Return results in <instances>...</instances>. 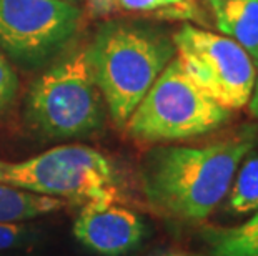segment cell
I'll list each match as a JSON object with an SVG mask.
<instances>
[{"mask_svg": "<svg viewBox=\"0 0 258 256\" xmlns=\"http://www.w3.org/2000/svg\"><path fill=\"white\" fill-rule=\"evenodd\" d=\"M70 2H75V0H70Z\"/></svg>", "mask_w": 258, "mask_h": 256, "instance_id": "obj_20", "label": "cell"}, {"mask_svg": "<svg viewBox=\"0 0 258 256\" xmlns=\"http://www.w3.org/2000/svg\"><path fill=\"white\" fill-rule=\"evenodd\" d=\"M202 238L210 256H258V210L235 226H205Z\"/></svg>", "mask_w": 258, "mask_h": 256, "instance_id": "obj_11", "label": "cell"}, {"mask_svg": "<svg viewBox=\"0 0 258 256\" xmlns=\"http://www.w3.org/2000/svg\"><path fill=\"white\" fill-rule=\"evenodd\" d=\"M215 24L253 58L258 68V0H208Z\"/></svg>", "mask_w": 258, "mask_h": 256, "instance_id": "obj_9", "label": "cell"}, {"mask_svg": "<svg viewBox=\"0 0 258 256\" xmlns=\"http://www.w3.org/2000/svg\"><path fill=\"white\" fill-rule=\"evenodd\" d=\"M37 226L27 223H0V253L30 246L38 241Z\"/></svg>", "mask_w": 258, "mask_h": 256, "instance_id": "obj_14", "label": "cell"}, {"mask_svg": "<svg viewBox=\"0 0 258 256\" xmlns=\"http://www.w3.org/2000/svg\"><path fill=\"white\" fill-rule=\"evenodd\" d=\"M147 223L120 201L93 200L84 203L74 221L77 241L103 256H122L144 243Z\"/></svg>", "mask_w": 258, "mask_h": 256, "instance_id": "obj_8", "label": "cell"}, {"mask_svg": "<svg viewBox=\"0 0 258 256\" xmlns=\"http://www.w3.org/2000/svg\"><path fill=\"white\" fill-rule=\"evenodd\" d=\"M172 40L185 73L207 97L232 112L248 105L258 68L240 43L194 25H183Z\"/></svg>", "mask_w": 258, "mask_h": 256, "instance_id": "obj_6", "label": "cell"}, {"mask_svg": "<svg viewBox=\"0 0 258 256\" xmlns=\"http://www.w3.org/2000/svg\"><path fill=\"white\" fill-rule=\"evenodd\" d=\"M85 55L113 123L123 128L153 81L172 62L175 45L155 27L108 20L95 32Z\"/></svg>", "mask_w": 258, "mask_h": 256, "instance_id": "obj_2", "label": "cell"}, {"mask_svg": "<svg viewBox=\"0 0 258 256\" xmlns=\"http://www.w3.org/2000/svg\"><path fill=\"white\" fill-rule=\"evenodd\" d=\"M67 208V201L0 182V223H27Z\"/></svg>", "mask_w": 258, "mask_h": 256, "instance_id": "obj_10", "label": "cell"}, {"mask_svg": "<svg viewBox=\"0 0 258 256\" xmlns=\"http://www.w3.org/2000/svg\"><path fill=\"white\" fill-rule=\"evenodd\" d=\"M190 2H195V0H190Z\"/></svg>", "mask_w": 258, "mask_h": 256, "instance_id": "obj_19", "label": "cell"}, {"mask_svg": "<svg viewBox=\"0 0 258 256\" xmlns=\"http://www.w3.org/2000/svg\"><path fill=\"white\" fill-rule=\"evenodd\" d=\"M118 9L132 14L152 15L170 20L199 19V9L190 0H117Z\"/></svg>", "mask_w": 258, "mask_h": 256, "instance_id": "obj_13", "label": "cell"}, {"mask_svg": "<svg viewBox=\"0 0 258 256\" xmlns=\"http://www.w3.org/2000/svg\"><path fill=\"white\" fill-rule=\"evenodd\" d=\"M0 182L74 203L122 201L113 161L92 146L60 145L20 161H0Z\"/></svg>", "mask_w": 258, "mask_h": 256, "instance_id": "obj_3", "label": "cell"}, {"mask_svg": "<svg viewBox=\"0 0 258 256\" xmlns=\"http://www.w3.org/2000/svg\"><path fill=\"white\" fill-rule=\"evenodd\" d=\"M253 146V128L200 146H157L145 155L140 170L147 203L172 220L205 221L228 195Z\"/></svg>", "mask_w": 258, "mask_h": 256, "instance_id": "obj_1", "label": "cell"}, {"mask_svg": "<svg viewBox=\"0 0 258 256\" xmlns=\"http://www.w3.org/2000/svg\"><path fill=\"white\" fill-rule=\"evenodd\" d=\"M25 118L52 140L90 137L103 127V97L90 73L85 48L60 60L30 87Z\"/></svg>", "mask_w": 258, "mask_h": 256, "instance_id": "obj_5", "label": "cell"}, {"mask_svg": "<svg viewBox=\"0 0 258 256\" xmlns=\"http://www.w3.org/2000/svg\"><path fill=\"white\" fill-rule=\"evenodd\" d=\"M232 118L188 78L173 57L125 123L130 138L144 143L188 140L215 132Z\"/></svg>", "mask_w": 258, "mask_h": 256, "instance_id": "obj_4", "label": "cell"}, {"mask_svg": "<svg viewBox=\"0 0 258 256\" xmlns=\"http://www.w3.org/2000/svg\"><path fill=\"white\" fill-rule=\"evenodd\" d=\"M19 94V78L10 67L5 53L0 50V115L12 107Z\"/></svg>", "mask_w": 258, "mask_h": 256, "instance_id": "obj_15", "label": "cell"}, {"mask_svg": "<svg viewBox=\"0 0 258 256\" xmlns=\"http://www.w3.org/2000/svg\"><path fill=\"white\" fill-rule=\"evenodd\" d=\"M227 210L235 216H245L258 210V155L245 156L228 192Z\"/></svg>", "mask_w": 258, "mask_h": 256, "instance_id": "obj_12", "label": "cell"}, {"mask_svg": "<svg viewBox=\"0 0 258 256\" xmlns=\"http://www.w3.org/2000/svg\"><path fill=\"white\" fill-rule=\"evenodd\" d=\"M80 22L70 0H0V50L20 67L38 68L65 50Z\"/></svg>", "mask_w": 258, "mask_h": 256, "instance_id": "obj_7", "label": "cell"}, {"mask_svg": "<svg viewBox=\"0 0 258 256\" xmlns=\"http://www.w3.org/2000/svg\"><path fill=\"white\" fill-rule=\"evenodd\" d=\"M150 256H199L188 251H183V249H177V248H170V249H162V251H157Z\"/></svg>", "mask_w": 258, "mask_h": 256, "instance_id": "obj_18", "label": "cell"}, {"mask_svg": "<svg viewBox=\"0 0 258 256\" xmlns=\"http://www.w3.org/2000/svg\"><path fill=\"white\" fill-rule=\"evenodd\" d=\"M248 108H250L251 117L258 118V73H256V81L253 87V94H251V99L248 102Z\"/></svg>", "mask_w": 258, "mask_h": 256, "instance_id": "obj_17", "label": "cell"}, {"mask_svg": "<svg viewBox=\"0 0 258 256\" xmlns=\"http://www.w3.org/2000/svg\"><path fill=\"white\" fill-rule=\"evenodd\" d=\"M85 4L87 12L95 19L108 17V15H112L118 10L117 0H85Z\"/></svg>", "mask_w": 258, "mask_h": 256, "instance_id": "obj_16", "label": "cell"}]
</instances>
